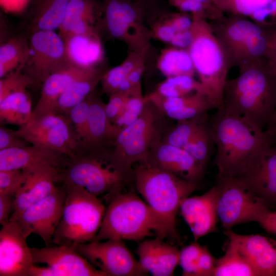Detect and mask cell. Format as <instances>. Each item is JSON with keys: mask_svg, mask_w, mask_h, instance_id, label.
I'll use <instances>...</instances> for the list:
<instances>
[{"mask_svg": "<svg viewBox=\"0 0 276 276\" xmlns=\"http://www.w3.org/2000/svg\"><path fill=\"white\" fill-rule=\"evenodd\" d=\"M210 117L216 154L217 177L242 178L276 137L222 107Z\"/></svg>", "mask_w": 276, "mask_h": 276, "instance_id": "1", "label": "cell"}, {"mask_svg": "<svg viewBox=\"0 0 276 276\" xmlns=\"http://www.w3.org/2000/svg\"><path fill=\"white\" fill-rule=\"evenodd\" d=\"M221 107L266 130L276 110V75L267 63L240 70L227 80Z\"/></svg>", "mask_w": 276, "mask_h": 276, "instance_id": "2", "label": "cell"}, {"mask_svg": "<svg viewBox=\"0 0 276 276\" xmlns=\"http://www.w3.org/2000/svg\"><path fill=\"white\" fill-rule=\"evenodd\" d=\"M133 175L137 191L157 217L162 238L180 243L176 217L182 200L199 188L198 185L181 178L146 162L136 164Z\"/></svg>", "mask_w": 276, "mask_h": 276, "instance_id": "3", "label": "cell"}, {"mask_svg": "<svg viewBox=\"0 0 276 276\" xmlns=\"http://www.w3.org/2000/svg\"><path fill=\"white\" fill-rule=\"evenodd\" d=\"M122 191V190H121ZM110 195L95 241H139L154 232L162 238V227L155 213L133 190Z\"/></svg>", "mask_w": 276, "mask_h": 276, "instance_id": "4", "label": "cell"}, {"mask_svg": "<svg viewBox=\"0 0 276 276\" xmlns=\"http://www.w3.org/2000/svg\"><path fill=\"white\" fill-rule=\"evenodd\" d=\"M209 22L232 67L240 70L266 62L268 38L265 27L238 15H225Z\"/></svg>", "mask_w": 276, "mask_h": 276, "instance_id": "5", "label": "cell"}, {"mask_svg": "<svg viewBox=\"0 0 276 276\" xmlns=\"http://www.w3.org/2000/svg\"><path fill=\"white\" fill-rule=\"evenodd\" d=\"M66 193L53 243L73 247L95 241L106 208L98 197L74 186L62 185Z\"/></svg>", "mask_w": 276, "mask_h": 276, "instance_id": "6", "label": "cell"}, {"mask_svg": "<svg viewBox=\"0 0 276 276\" xmlns=\"http://www.w3.org/2000/svg\"><path fill=\"white\" fill-rule=\"evenodd\" d=\"M194 40L188 49L196 73L215 109L222 106L227 74L232 67L208 20L193 18Z\"/></svg>", "mask_w": 276, "mask_h": 276, "instance_id": "7", "label": "cell"}, {"mask_svg": "<svg viewBox=\"0 0 276 276\" xmlns=\"http://www.w3.org/2000/svg\"><path fill=\"white\" fill-rule=\"evenodd\" d=\"M158 110L151 102H145L139 118L121 129L108 153L109 161L129 175L133 165L147 160L153 145L160 138Z\"/></svg>", "mask_w": 276, "mask_h": 276, "instance_id": "8", "label": "cell"}, {"mask_svg": "<svg viewBox=\"0 0 276 276\" xmlns=\"http://www.w3.org/2000/svg\"><path fill=\"white\" fill-rule=\"evenodd\" d=\"M130 176L104 156L77 155L71 157L57 182L81 188L99 196H110L121 191Z\"/></svg>", "mask_w": 276, "mask_h": 276, "instance_id": "9", "label": "cell"}, {"mask_svg": "<svg viewBox=\"0 0 276 276\" xmlns=\"http://www.w3.org/2000/svg\"><path fill=\"white\" fill-rule=\"evenodd\" d=\"M100 32L122 41L130 51L145 57L150 46V31L144 24V6L127 0H102ZM129 51V52H130Z\"/></svg>", "mask_w": 276, "mask_h": 276, "instance_id": "10", "label": "cell"}, {"mask_svg": "<svg viewBox=\"0 0 276 276\" xmlns=\"http://www.w3.org/2000/svg\"><path fill=\"white\" fill-rule=\"evenodd\" d=\"M217 213L224 230L248 222H259L270 210L241 179L217 177Z\"/></svg>", "mask_w": 276, "mask_h": 276, "instance_id": "11", "label": "cell"}, {"mask_svg": "<svg viewBox=\"0 0 276 276\" xmlns=\"http://www.w3.org/2000/svg\"><path fill=\"white\" fill-rule=\"evenodd\" d=\"M15 133L30 144L75 156L79 139L68 116L49 114L30 118Z\"/></svg>", "mask_w": 276, "mask_h": 276, "instance_id": "12", "label": "cell"}, {"mask_svg": "<svg viewBox=\"0 0 276 276\" xmlns=\"http://www.w3.org/2000/svg\"><path fill=\"white\" fill-rule=\"evenodd\" d=\"M71 64L60 34L55 31H38L29 35V54L19 68L40 84L51 74Z\"/></svg>", "mask_w": 276, "mask_h": 276, "instance_id": "13", "label": "cell"}, {"mask_svg": "<svg viewBox=\"0 0 276 276\" xmlns=\"http://www.w3.org/2000/svg\"><path fill=\"white\" fill-rule=\"evenodd\" d=\"M73 248L106 276L146 275L122 240L95 241Z\"/></svg>", "mask_w": 276, "mask_h": 276, "instance_id": "14", "label": "cell"}, {"mask_svg": "<svg viewBox=\"0 0 276 276\" xmlns=\"http://www.w3.org/2000/svg\"><path fill=\"white\" fill-rule=\"evenodd\" d=\"M65 197L63 187L57 186L51 194L28 207L14 220L26 239L34 234L42 239L46 246L52 244L63 214Z\"/></svg>", "mask_w": 276, "mask_h": 276, "instance_id": "15", "label": "cell"}, {"mask_svg": "<svg viewBox=\"0 0 276 276\" xmlns=\"http://www.w3.org/2000/svg\"><path fill=\"white\" fill-rule=\"evenodd\" d=\"M94 91L89 95L86 133L79 142L75 155L107 156L121 129L109 119L105 110L106 104Z\"/></svg>", "mask_w": 276, "mask_h": 276, "instance_id": "16", "label": "cell"}, {"mask_svg": "<svg viewBox=\"0 0 276 276\" xmlns=\"http://www.w3.org/2000/svg\"><path fill=\"white\" fill-rule=\"evenodd\" d=\"M30 249L34 264H45L50 276H106L72 247L51 245Z\"/></svg>", "mask_w": 276, "mask_h": 276, "instance_id": "17", "label": "cell"}, {"mask_svg": "<svg viewBox=\"0 0 276 276\" xmlns=\"http://www.w3.org/2000/svg\"><path fill=\"white\" fill-rule=\"evenodd\" d=\"M27 239L15 221L0 231V276H30L34 265Z\"/></svg>", "mask_w": 276, "mask_h": 276, "instance_id": "18", "label": "cell"}, {"mask_svg": "<svg viewBox=\"0 0 276 276\" xmlns=\"http://www.w3.org/2000/svg\"><path fill=\"white\" fill-rule=\"evenodd\" d=\"M145 162L197 184L204 174L205 169L190 153L163 142L161 137L153 145Z\"/></svg>", "mask_w": 276, "mask_h": 276, "instance_id": "19", "label": "cell"}, {"mask_svg": "<svg viewBox=\"0 0 276 276\" xmlns=\"http://www.w3.org/2000/svg\"><path fill=\"white\" fill-rule=\"evenodd\" d=\"M71 157L60 152L31 145L0 150V170L21 169L31 172L54 168L61 172Z\"/></svg>", "mask_w": 276, "mask_h": 276, "instance_id": "20", "label": "cell"}, {"mask_svg": "<svg viewBox=\"0 0 276 276\" xmlns=\"http://www.w3.org/2000/svg\"><path fill=\"white\" fill-rule=\"evenodd\" d=\"M217 188L214 186L202 195L188 196L182 200L180 213L195 241L217 230Z\"/></svg>", "mask_w": 276, "mask_h": 276, "instance_id": "21", "label": "cell"}, {"mask_svg": "<svg viewBox=\"0 0 276 276\" xmlns=\"http://www.w3.org/2000/svg\"><path fill=\"white\" fill-rule=\"evenodd\" d=\"M254 269L257 276H276V240L260 235H241L224 230Z\"/></svg>", "mask_w": 276, "mask_h": 276, "instance_id": "22", "label": "cell"}, {"mask_svg": "<svg viewBox=\"0 0 276 276\" xmlns=\"http://www.w3.org/2000/svg\"><path fill=\"white\" fill-rule=\"evenodd\" d=\"M100 67H84L71 64L49 76L42 83L40 98L31 118L55 113L59 97L73 82L95 72Z\"/></svg>", "mask_w": 276, "mask_h": 276, "instance_id": "23", "label": "cell"}, {"mask_svg": "<svg viewBox=\"0 0 276 276\" xmlns=\"http://www.w3.org/2000/svg\"><path fill=\"white\" fill-rule=\"evenodd\" d=\"M137 252L140 267L146 274L171 276L179 265L180 250L178 247L158 237L140 242Z\"/></svg>", "mask_w": 276, "mask_h": 276, "instance_id": "24", "label": "cell"}, {"mask_svg": "<svg viewBox=\"0 0 276 276\" xmlns=\"http://www.w3.org/2000/svg\"><path fill=\"white\" fill-rule=\"evenodd\" d=\"M240 179L269 209L276 204V143L266 149Z\"/></svg>", "mask_w": 276, "mask_h": 276, "instance_id": "25", "label": "cell"}, {"mask_svg": "<svg viewBox=\"0 0 276 276\" xmlns=\"http://www.w3.org/2000/svg\"><path fill=\"white\" fill-rule=\"evenodd\" d=\"M102 13V0H69L59 34L100 33Z\"/></svg>", "mask_w": 276, "mask_h": 276, "instance_id": "26", "label": "cell"}, {"mask_svg": "<svg viewBox=\"0 0 276 276\" xmlns=\"http://www.w3.org/2000/svg\"><path fill=\"white\" fill-rule=\"evenodd\" d=\"M69 0H31L22 14L21 28L28 34L59 29Z\"/></svg>", "mask_w": 276, "mask_h": 276, "instance_id": "27", "label": "cell"}, {"mask_svg": "<svg viewBox=\"0 0 276 276\" xmlns=\"http://www.w3.org/2000/svg\"><path fill=\"white\" fill-rule=\"evenodd\" d=\"M60 172L54 168H41L29 172L24 185L15 196L10 221H14L28 207L44 198L56 189Z\"/></svg>", "mask_w": 276, "mask_h": 276, "instance_id": "28", "label": "cell"}, {"mask_svg": "<svg viewBox=\"0 0 276 276\" xmlns=\"http://www.w3.org/2000/svg\"><path fill=\"white\" fill-rule=\"evenodd\" d=\"M64 40L70 62L84 67H97L104 59V50L98 32L66 35Z\"/></svg>", "mask_w": 276, "mask_h": 276, "instance_id": "29", "label": "cell"}, {"mask_svg": "<svg viewBox=\"0 0 276 276\" xmlns=\"http://www.w3.org/2000/svg\"><path fill=\"white\" fill-rule=\"evenodd\" d=\"M224 14L247 17L263 27L276 25V0H219Z\"/></svg>", "mask_w": 276, "mask_h": 276, "instance_id": "30", "label": "cell"}, {"mask_svg": "<svg viewBox=\"0 0 276 276\" xmlns=\"http://www.w3.org/2000/svg\"><path fill=\"white\" fill-rule=\"evenodd\" d=\"M106 71L100 67L95 72L73 82L58 100L55 113L68 116L71 109L94 90Z\"/></svg>", "mask_w": 276, "mask_h": 276, "instance_id": "31", "label": "cell"}, {"mask_svg": "<svg viewBox=\"0 0 276 276\" xmlns=\"http://www.w3.org/2000/svg\"><path fill=\"white\" fill-rule=\"evenodd\" d=\"M29 54V35L22 33L12 36L0 46V78L20 67Z\"/></svg>", "mask_w": 276, "mask_h": 276, "instance_id": "32", "label": "cell"}, {"mask_svg": "<svg viewBox=\"0 0 276 276\" xmlns=\"http://www.w3.org/2000/svg\"><path fill=\"white\" fill-rule=\"evenodd\" d=\"M33 109L27 90L12 94L0 102V123L22 126L30 119Z\"/></svg>", "mask_w": 276, "mask_h": 276, "instance_id": "33", "label": "cell"}, {"mask_svg": "<svg viewBox=\"0 0 276 276\" xmlns=\"http://www.w3.org/2000/svg\"><path fill=\"white\" fill-rule=\"evenodd\" d=\"M157 68L167 77L196 73L188 50L170 46L163 49L156 62Z\"/></svg>", "mask_w": 276, "mask_h": 276, "instance_id": "34", "label": "cell"}, {"mask_svg": "<svg viewBox=\"0 0 276 276\" xmlns=\"http://www.w3.org/2000/svg\"><path fill=\"white\" fill-rule=\"evenodd\" d=\"M228 240L224 255L216 259L213 276H257L236 243L232 239Z\"/></svg>", "mask_w": 276, "mask_h": 276, "instance_id": "35", "label": "cell"}, {"mask_svg": "<svg viewBox=\"0 0 276 276\" xmlns=\"http://www.w3.org/2000/svg\"><path fill=\"white\" fill-rule=\"evenodd\" d=\"M214 146L209 118L183 149L205 169Z\"/></svg>", "mask_w": 276, "mask_h": 276, "instance_id": "36", "label": "cell"}, {"mask_svg": "<svg viewBox=\"0 0 276 276\" xmlns=\"http://www.w3.org/2000/svg\"><path fill=\"white\" fill-rule=\"evenodd\" d=\"M209 118L208 113L194 118L178 121L162 140L172 146L184 148Z\"/></svg>", "mask_w": 276, "mask_h": 276, "instance_id": "37", "label": "cell"}, {"mask_svg": "<svg viewBox=\"0 0 276 276\" xmlns=\"http://www.w3.org/2000/svg\"><path fill=\"white\" fill-rule=\"evenodd\" d=\"M215 109L208 96L203 93L191 94L188 102L181 108L166 111L164 114L176 121L186 120L197 117Z\"/></svg>", "mask_w": 276, "mask_h": 276, "instance_id": "38", "label": "cell"}, {"mask_svg": "<svg viewBox=\"0 0 276 276\" xmlns=\"http://www.w3.org/2000/svg\"><path fill=\"white\" fill-rule=\"evenodd\" d=\"M39 85L20 68L10 72L0 80V102L9 95L32 86Z\"/></svg>", "mask_w": 276, "mask_h": 276, "instance_id": "39", "label": "cell"}, {"mask_svg": "<svg viewBox=\"0 0 276 276\" xmlns=\"http://www.w3.org/2000/svg\"><path fill=\"white\" fill-rule=\"evenodd\" d=\"M145 104L142 89L130 94L123 110L113 123L120 129L131 124L141 115Z\"/></svg>", "mask_w": 276, "mask_h": 276, "instance_id": "40", "label": "cell"}, {"mask_svg": "<svg viewBox=\"0 0 276 276\" xmlns=\"http://www.w3.org/2000/svg\"><path fill=\"white\" fill-rule=\"evenodd\" d=\"M29 174V171L21 169L0 170V193L15 196Z\"/></svg>", "mask_w": 276, "mask_h": 276, "instance_id": "41", "label": "cell"}, {"mask_svg": "<svg viewBox=\"0 0 276 276\" xmlns=\"http://www.w3.org/2000/svg\"><path fill=\"white\" fill-rule=\"evenodd\" d=\"M203 246L197 241L183 247L179 254V265L183 276H196L198 263L202 251Z\"/></svg>", "mask_w": 276, "mask_h": 276, "instance_id": "42", "label": "cell"}, {"mask_svg": "<svg viewBox=\"0 0 276 276\" xmlns=\"http://www.w3.org/2000/svg\"><path fill=\"white\" fill-rule=\"evenodd\" d=\"M89 109L88 96L84 101L73 107L68 114L75 129L79 139V143L84 138L86 133Z\"/></svg>", "mask_w": 276, "mask_h": 276, "instance_id": "43", "label": "cell"}, {"mask_svg": "<svg viewBox=\"0 0 276 276\" xmlns=\"http://www.w3.org/2000/svg\"><path fill=\"white\" fill-rule=\"evenodd\" d=\"M128 74L122 63L106 71L100 81L102 92L110 95L117 91Z\"/></svg>", "mask_w": 276, "mask_h": 276, "instance_id": "44", "label": "cell"}, {"mask_svg": "<svg viewBox=\"0 0 276 276\" xmlns=\"http://www.w3.org/2000/svg\"><path fill=\"white\" fill-rule=\"evenodd\" d=\"M151 38L169 43L176 32L169 20L166 13H163L149 29Z\"/></svg>", "mask_w": 276, "mask_h": 276, "instance_id": "45", "label": "cell"}, {"mask_svg": "<svg viewBox=\"0 0 276 276\" xmlns=\"http://www.w3.org/2000/svg\"><path fill=\"white\" fill-rule=\"evenodd\" d=\"M166 79L177 88L181 96L196 92L206 95L205 89L201 82L196 80L193 76L182 75L167 77Z\"/></svg>", "mask_w": 276, "mask_h": 276, "instance_id": "46", "label": "cell"}, {"mask_svg": "<svg viewBox=\"0 0 276 276\" xmlns=\"http://www.w3.org/2000/svg\"><path fill=\"white\" fill-rule=\"evenodd\" d=\"M129 94L117 91L109 95L105 110L109 119L113 123L123 110Z\"/></svg>", "mask_w": 276, "mask_h": 276, "instance_id": "47", "label": "cell"}, {"mask_svg": "<svg viewBox=\"0 0 276 276\" xmlns=\"http://www.w3.org/2000/svg\"><path fill=\"white\" fill-rule=\"evenodd\" d=\"M24 138L13 130L3 125L0 127V150L13 148H23L29 145Z\"/></svg>", "mask_w": 276, "mask_h": 276, "instance_id": "48", "label": "cell"}, {"mask_svg": "<svg viewBox=\"0 0 276 276\" xmlns=\"http://www.w3.org/2000/svg\"><path fill=\"white\" fill-rule=\"evenodd\" d=\"M172 6L180 12L189 13L193 18H202L209 19L208 15L204 6L196 0H181Z\"/></svg>", "mask_w": 276, "mask_h": 276, "instance_id": "49", "label": "cell"}, {"mask_svg": "<svg viewBox=\"0 0 276 276\" xmlns=\"http://www.w3.org/2000/svg\"><path fill=\"white\" fill-rule=\"evenodd\" d=\"M216 259L211 254L207 245L203 246L199 259L196 276H213Z\"/></svg>", "mask_w": 276, "mask_h": 276, "instance_id": "50", "label": "cell"}, {"mask_svg": "<svg viewBox=\"0 0 276 276\" xmlns=\"http://www.w3.org/2000/svg\"><path fill=\"white\" fill-rule=\"evenodd\" d=\"M167 16L176 33L190 29L193 25L191 14L185 12L166 13Z\"/></svg>", "mask_w": 276, "mask_h": 276, "instance_id": "51", "label": "cell"}, {"mask_svg": "<svg viewBox=\"0 0 276 276\" xmlns=\"http://www.w3.org/2000/svg\"><path fill=\"white\" fill-rule=\"evenodd\" d=\"M15 196L0 193V223H8L14 208Z\"/></svg>", "mask_w": 276, "mask_h": 276, "instance_id": "52", "label": "cell"}, {"mask_svg": "<svg viewBox=\"0 0 276 276\" xmlns=\"http://www.w3.org/2000/svg\"><path fill=\"white\" fill-rule=\"evenodd\" d=\"M194 40V32L192 27L187 30L177 32L169 44L171 46L188 50Z\"/></svg>", "mask_w": 276, "mask_h": 276, "instance_id": "53", "label": "cell"}, {"mask_svg": "<svg viewBox=\"0 0 276 276\" xmlns=\"http://www.w3.org/2000/svg\"><path fill=\"white\" fill-rule=\"evenodd\" d=\"M31 0H0L3 11L14 14H22Z\"/></svg>", "mask_w": 276, "mask_h": 276, "instance_id": "54", "label": "cell"}, {"mask_svg": "<svg viewBox=\"0 0 276 276\" xmlns=\"http://www.w3.org/2000/svg\"><path fill=\"white\" fill-rule=\"evenodd\" d=\"M259 223L267 232L276 235V211L268 210L262 216Z\"/></svg>", "mask_w": 276, "mask_h": 276, "instance_id": "55", "label": "cell"}, {"mask_svg": "<svg viewBox=\"0 0 276 276\" xmlns=\"http://www.w3.org/2000/svg\"><path fill=\"white\" fill-rule=\"evenodd\" d=\"M154 92L166 97H181L177 88L166 79L158 84Z\"/></svg>", "mask_w": 276, "mask_h": 276, "instance_id": "56", "label": "cell"}, {"mask_svg": "<svg viewBox=\"0 0 276 276\" xmlns=\"http://www.w3.org/2000/svg\"><path fill=\"white\" fill-rule=\"evenodd\" d=\"M144 68V60L140 62L127 75V79L133 85L141 84V80Z\"/></svg>", "mask_w": 276, "mask_h": 276, "instance_id": "57", "label": "cell"}, {"mask_svg": "<svg viewBox=\"0 0 276 276\" xmlns=\"http://www.w3.org/2000/svg\"><path fill=\"white\" fill-rule=\"evenodd\" d=\"M134 3L140 4L144 6L147 12H153L158 9L159 0H127Z\"/></svg>", "mask_w": 276, "mask_h": 276, "instance_id": "58", "label": "cell"}, {"mask_svg": "<svg viewBox=\"0 0 276 276\" xmlns=\"http://www.w3.org/2000/svg\"><path fill=\"white\" fill-rule=\"evenodd\" d=\"M266 130L276 137V110L271 122Z\"/></svg>", "mask_w": 276, "mask_h": 276, "instance_id": "59", "label": "cell"}, {"mask_svg": "<svg viewBox=\"0 0 276 276\" xmlns=\"http://www.w3.org/2000/svg\"><path fill=\"white\" fill-rule=\"evenodd\" d=\"M180 1L181 0H168L169 3L172 6H173L175 3Z\"/></svg>", "mask_w": 276, "mask_h": 276, "instance_id": "60", "label": "cell"}]
</instances>
